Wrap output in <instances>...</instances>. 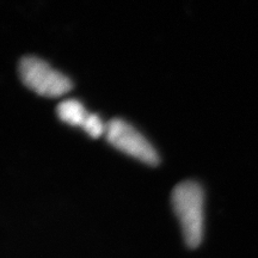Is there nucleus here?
<instances>
[{"mask_svg":"<svg viewBox=\"0 0 258 258\" xmlns=\"http://www.w3.org/2000/svg\"><path fill=\"white\" fill-rule=\"evenodd\" d=\"M57 116L63 123L73 127H83L89 112L84 108L83 103L77 99H66L57 105Z\"/></svg>","mask_w":258,"mask_h":258,"instance_id":"nucleus-4","label":"nucleus"},{"mask_svg":"<svg viewBox=\"0 0 258 258\" xmlns=\"http://www.w3.org/2000/svg\"><path fill=\"white\" fill-rule=\"evenodd\" d=\"M105 138L111 146L141 163L151 166L159 164L160 158L152 144L133 125L121 118H114L106 123Z\"/></svg>","mask_w":258,"mask_h":258,"instance_id":"nucleus-3","label":"nucleus"},{"mask_svg":"<svg viewBox=\"0 0 258 258\" xmlns=\"http://www.w3.org/2000/svg\"><path fill=\"white\" fill-rule=\"evenodd\" d=\"M82 128L90 135V137L99 138L103 134L105 135L106 123L103 122V120L98 115L89 114Z\"/></svg>","mask_w":258,"mask_h":258,"instance_id":"nucleus-5","label":"nucleus"},{"mask_svg":"<svg viewBox=\"0 0 258 258\" xmlns=\"http://www.w3.org/2000/svg\"><path fill=\"white\" fill-rule=\"evenodd\" d=\"M19 76L28 89L50 98L66 95L73 86L66 74L54 70L49 63L36 56H25L21 60Z\"/></svg>","mask_w":258,"mask_h":258,"instance_id":"nucleus-2","label":"nucleus"},{"mask_svg":"<svg viewBox=\"0 0 258 258\" xmlns=\"http://www.w3.org/2000/svg\"><path fill=\"white\" fill-rule=\"evenodd\" d=\"M172 206L182 227L185 244L190 249H195L203 238L205 192L202 186L194 180L179 183L173 189Z\"/></svg>","mask_w":258,"mask_h":258,"instance_id":"nucleus-1","label":"nucleus"}]
</instances>
